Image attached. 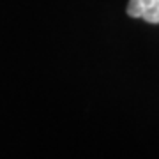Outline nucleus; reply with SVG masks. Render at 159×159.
<instances>
[{
    "label": "nucleus",
    "instance_id": "nucleus-1",
    "mask_svg": "<svg viewBox=\"0 0 159 159\" xmlns=\"http://www.w3.org/2000/svg\"><path fill=\"white\" fill-rule=\"evenodd\" d=\"M127 14L131 18H142L147 23H159V0H129Z\"/></svg>",
    "mask_w": 159,
    "mask_h": 159
}]
</instances>
